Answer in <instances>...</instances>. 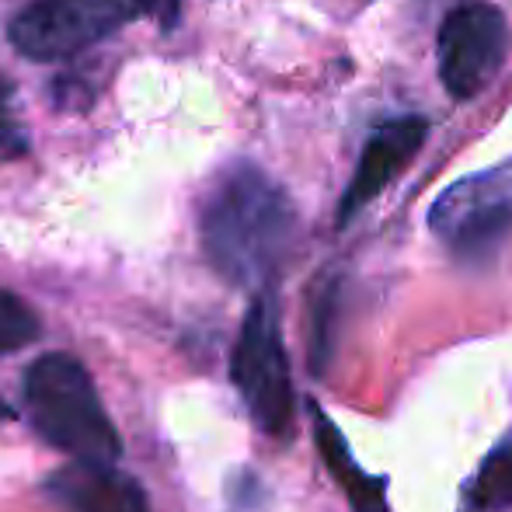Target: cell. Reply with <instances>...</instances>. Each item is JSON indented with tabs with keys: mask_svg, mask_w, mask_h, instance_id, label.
<instances>
[{
	"mask_svg": "<svg viewBox=\"0 0 512 512\" xmlns=\"http://www.w3.org/2000/svg\"><path fill=\"white\" fill-rule=\"evenodd\" d=\"M310 415H314L317 450H321L331 478L342 485V492H345V499H349L352 512H387V481L384 478H370V474L356 464V457H352L345 436L335 429V422L324 415L321 405H310Z\"/></svg>",
	"mask_w": 512,
	"mask_h": 512,
	"instance_id": "cell-9",
	"label": "cell"
},
{
	"mask_svg": "<svg viewBox=\"0 0 512 512\" xmlns=\"http://www.w3.org/2000/svg\"><path fill=\"white\" fill-rule=\"evenodd\" d=\"M335 304H338V293L335 286H324L317 293V307H314V338H310V366L321 370L324 356L331 349V321H335Z\"/></svg>",
	"mask_w": 512,
	"mask_h": 512,
	"instance_id": "cell-12",
	"label": "cell"
},
{
	"mask_svg": "<svg viewBox=\"0 0 512 512\" xmlns=\"http://www.w3.org/2000/svg\"><path fill=\"white\" fill-rule=\"evenodd\" d=\"M471 502L481 512H499L512 506V439L499 443L478 467L471 485Z\"/></svg>",
	"mask_w": 512,
	"mask_h": 512,
	"instance_id": "cell-10",
	"label": "cell"
},
{
	"mask_svg": "<svg viewBox=\"0 0 512 512\" xmlns=\"http://www.w3.org/2000/svg\"><path fill=\"white\" fill-rule=\"evenodd\" d=\"M203 251L234 286H262L276 276L297 241V209L262 168L237 161L216 175L199 213Z\"/></svg>",
	"mask_w": 512,
	"mask_h": 512,
	"instance_id": "cell-1",
	"label": "cell"
},
{
	"mask_svg": "<svg viewBox=\"0 0 512 512\" xmlns=\"http://www.w3.org/2000/svg\"><path fill=\"white\" fill-rule=\"evenodd\" d=\"M25 408L49 446L77 464H115L119 429L98 398L88 366L70 352H46L25 370Z\"/></svg>",
	"mask_w": 512,
	"mask_h": 512,
	"instance_id": "cell-2",
	"label": "cell"
},
{
	"mask_svg": "<svg viewBox=\"0 0 512 512\" xmlns=\"http://www.w3.org/2000/svg\"><path fill=\"white\" fill-rule=\"evenodd\" d=\"M53 499L70 512H150L140 481L115 464H77L46 481Z\"/></svg>",
	"mask_w": 512,
	"mask_h": 512,
	"instance_id": "cell-8",
	"label": "cell"
},
{
	"mask_svg": "<svg viewBox=\"0 0 512 512\" xmlns=\"http://www.w3.org/2000/svg\"><path fill=\"white\" fill-rule=\"evenodd\" d=\"M429 227L464 262H488L512 234V171L460 178L429 209Z\"/></svg>",
	"mask_w": 512,
	"mask_h": 512,
	"instance_id": "cell-4",
	"label": "cell"
},
{
	"mask_svg": "<svg viewBox=\"0 0 512 512\" xmlns=\"http://www.w3.org/2000/svg\"><path fill=\"white\" fill-rule=\"evenodd\" d=\"M136 18H154L164 32H171L182 18V0H136Z\"/></svg>",
	"mask_w": 512,
	"mask_h": 512,
	"instance_id": "cell-13",
	"label": "cell"
},
{
	"mask_svg": "<svg viewBox=\"0 0 512 512\" xmlns=\"http://www.w3.org/2000/svg\"><path fill=\"white\" fill-rule=\"evenodd\" d=\"M425 126L418 115H405V119L380 122L370 136H366V147L359 154L356 175H352L349 189L342 192V203H338V227L352 220L359 209H366L401 171L411 164V157L418 154V147L425 143Z\"/></svg>",
	"mask_w": 512,
	"mask_h": 512,
	"instance_id": "cell-7",
	"label": "cell"
},
{
	"mask_svg": "<svg viewBox=\"0 0 512 512\" xmlns=\"http://www.w3.org/2000/svg\"><path fill=\"white\" fill-rule=\"evenodd\" d=\"M39 335H42V324L35 317V310L21 297H14L11 290L0 286V356L25 349Z\"/></svg>",
	"mask_w": 512,
	"mask_h": 512,
	"instance_id": "cell-11",
	"label": "cell"
},
{
	"mask_svg": "<svg viewBox=\"0 0 512 512\" xmlns=\"http://www.w3.org/2000/svg\"><path fill=\"white\" fill-rule=\"evenodd\" d=\"M25 133H21L18 126H0V164H7V161H14V157H21L25 154Z\"/></svg>",
	"mask_w": 512,
	"mask_h": 512,
	"instance_id": "cell-14",
	"label": "cell"
},
{
	"mask_svg": "<svg viewBox=\"0 0 512 512\" xmlns=\"http://www.w3.org/2000/svg\"><path fill=\"white\" fill-rule=\"evenodd\" d=\"M509 49V25L499 7L467 0L446 14L439 28L436 56L439 81L453 98H474L492 84Z\"/></svg>",
	"mask_w": 512,
	"mask_h": 512,
	"instance_id": "cell-6",
	"label": "cell"
},
{
	"mask_svg": "<svg viewBox=\"0 0 512 512\" xmlns=\"http://www.w3.org/2000/svg\"><path fill=\"white\" fill-rule=\"evenodd\" d=\"M7 108H11V84H7V77L0 74V126H7Z\"/></svg>",
	"mask_w": 512,
	"mask_h": 512,
	"instance_id": "cell-15",
	"label": "cell"
},
{
	"mask_svg": "<svg viewBox=\"0 0 512 512\" xmlns=\"http://www.w3.org/2000/svg\"><path fill=\"white\" fill-rule=\"evenodd\" d=\"M129 18H136V0H32L11 18L7 39L35 63L67 60Z\"/></svg>",
	"mask_w": 512,
	"mask_h": 512,
	"instance_id": "cell-5",
	"label": "cell"
},
{
	"mask_svg": "<svg viewBox=\"0 0 512 512\" xmlns=\"http://www.w3.org/2000/svg\"><path fill=\"white\" fill-rule=\"evenodd\" d=\"M7 418H14V411L4 405V401H0V422H7Z\"/></svg>",
	"mask_w": 512,
	"mask_h": 512,
	"instance_id": "cell-16",
	"label": "cell"
},
{
	"mask_svg": "<svg viewBox=\"0 0 512 512\" xmlns=\"http://www.w3.org/2000/svg\"><path fill=\"white\" fill-rule=\"evenodd\" d=\"M230 377L244 398L251 418L269 436H286L293 429V384L286 359L279 307L269 290L258 293L241 324V335L230 359Z\"/></svg>",
	"mask_w": 512,
	"mask_h": 512,
	"instance_id": "cell-3",
	"label": "cell"
}]
</instances>
